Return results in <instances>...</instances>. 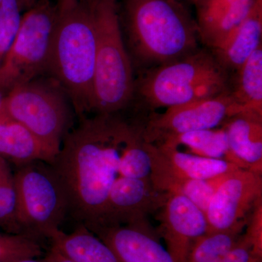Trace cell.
I'll return each mask as SVG.
<instances>
[{
	"instance_id": "cell-1",
	"label": "cell",
	"mask_w": 262,
	"mask_h": 262,
	"mask_svg": "<svg viewBox=\"0 0 262 262\" xmlns=\"http://www.w3.org/2000/svg\"><path fill=\"white\" fill-rule=\"evenodd\" d=\"M120 113L81 119L51 164L61 179L72 216L91 232L104 227L108 195L122 177V158L140 134V122Z\"/></svg>"
},
{
	"instance_id": "cell-2",
	"label": "cell",
	"mask_w": 262,
	"mask_h": 262,
	"mask_svg": "<svg viewBox=\"0 0 262 262\" xmlns=\"http://www.w3.org/2000/svg\"><path fill=\"white\" fill-rule=\"evenodd\" d=\"M121 10L133 66L150 70L200 49L198 24L180 2L122 0Z\"/></svg>"
},
{
	"instance_id": "cell-3",
	"label": "cell",
	"mask_w": 262,
	"mask_h": 262,
	"mask_svg": "<svg viewBox=\"0 0 262 262\" xmlns=\"http://www.w3.org/2000/svg\"><path fill=\"white\" fill-rule=\"evenodd\" d=\"M47 75L60 84L80 120L94 113L96 37L90 0L58 5Z\"/></svg>"
},
{
	"instance_id": "cell-4",
	"label": "cell",
	"mask_w": 262,
	"mask_h": 262,
	"mask_svg": "<svg viewBox=\"0 0 262 262\" xmlns=\"http://www.w3.org/2000/svg\"><path fill=\"white\" fill-rule=\"evenodd\" d=\"M230 74L208 49L146 70L135 81L134 97L150 110L170 108L229 91Z\"/></svg>"
},
{
	"instance_id": "cell-5",
	"label": "cell",
	"mask_w": 262,
	"mask_h": 262,
	"mask_svg": "<svg viewBox=\"0 0 262 262\" xmlns=\"http://www.w3.org/2000/svg\"><path fill=\"white\" fill-rule=\"evenodd\" d=\"M96 37L94 114L120 113L135 92L134 68L122 35L117 0H90Z\"/></svg>"
},
{
	"instance_id": "cell-6",
	"label": "cell",
	"mask_w": 262,
	"mask_h": 262,
	"mask_svg": "<svg viewBox=\"0 0 262 262\" xmlns=\"http://www.w3.org/2000/svg\"><path fill=\"white\" fill-rule=\"evenodd\" d=\"M70 98L48 75L16 86L3 98V112L23 125L56 155L70 131ZM73 107V106H72Z\"/></svg>"
},
{
	"instance_id": "cell-7",
	"label": "cell",
	"mask_w": 262,
	"mask_h": 262,
	"mask_svg": "<svg viewBox=\"0 0 262 262\" xmlns=\"http://www.w3.org/2000/svg\"><path fill=\"white\" fill-rule=\"evenodd\" d=\"M13 177L19 228L35 238L42 236L49 239L60 229L69 211L61 179L51 164L41 161L19 167Z\"/></svg>"
},
{
	"instance_id": "cell-8",
	"label": "cell",
	"mask_w": 262,
	"mask_h": 262,
	"mask_svg": "<svg viewBox=\"0 0 262 262\" xmlns=\"http://www.w3.org/2000/svg\"><path fill=\"white\" fill-rule=\"evenodd\" d=\"M58 8L51 0H38L26 11L11 47L0 63V93L47 75L52 36Z\"/></svg>"
},
{
	"instance_id": "cell-9",
	"label": "cell",
	"mask_w": 262,
	"mask_h": 262,
	"mask_svg": "<svg viewBox=\"0 0 262 262\" xmlns=\"http://www.w3.org/2000/svg\"><path fill=\"white\" fill-rule=\"evenodd\" d=\"M247 108L239 104L230 92L167 108L140 122L144 139L158 144L169 136L222 127L231 117Z\"/></svg>"
},
{
	"instance_id": "cell-10",
	"label": "cell",
	"mask_w": 262,
	"mask_h": 262,
	"mask_svg": "<svg viewBox=\"0 0 262 262\" xmlns=\"http://www.w3.org/2000/svg\"><path fill=\"white\" fill-rule=\"evenodd\" d=\"M261 199L262 174L244 168L227 173L207 208L208 232H241Z\"/></svg>"
},
{
	"instance_id": "cell-11",
	"label": "cell",
	"mask_w": 262,
	"mask_h": 262,
	"mask_svg": "<svg viewBox=\"0 0 262 262\" xmlns=\"http://www.w3.org/2000/svg\"><path fill=\"white\" fill-rule=\"evenodd\" d=\"M160 234L173 262H189L194 244L208 231L206 214L182 194H169L160 210Z\"/></svg>"
},
{
	"instance_id": "cell-12",
	"label": "cell",
	"mask_w": 262,
	"mask_h": 262,
	"mask_svg": "<svg viewBox=\"0 0 262 262\" xmlns=\"http://www.w3.org/2000/svg\"><path fill=\"white\" fill-rule=\"evenodd\" d=\"M168 195L155 187L150 177L120 179L108 195L106 224L102 228L146 222L148 215L161 209Z\"/></svg>"
},
{
	"instance_id": "cell-13",
	"label": "cell",
	"mask_w": 262,
	"mask_h": 262,
	"mask_svg": "<svg viewBox=\"0 0 262 262\" xmlns=\"http://www.w3.org/2000/svg\"><path fill=\"white\" fill-rule=\"evenodd\" d=\"M150 177L172 176L181 179H208L241 168L225 160L212 159L175 148L149 144Z\"/></svg>"
},
{
	"instance_id": "cell-14",
	"label": "cell",
	"mask_w": 262,
	"mask_h": 262,
	"mask_svg": "<svg viewBox=\"0 0 262 262\" xmlns=\"http://www.w3.org/2000/svg\"><path fill=\"white\" fill-rule=\"evenodd\" d=\"M239 168L262 174V113L246 110L222 125Z\"/></svg>"
},
{
	"instance_id": "cell-15",
	"label": "cell",
	"mask_w": 262,
	"mask_h": 262,
	"mask_svg": "<svg viewBox=\"0 0 262 262\" xmlns=\"http://www.w3.org/2000/svg\"><path fill=\"white\" fill-rule=\"evenodd\" d=\"M262 0H255L249 13L218 47L209 50L226 71L236 72L261 45Z\"/></svg>"
},
{
	"instance_id": "cell-16",
	"label": "cell",
	"mask_w": 262,
	"mask_h": 262,
	"mask_svg": "<svg viewBox=\"0 0 262 262\" xmlns=\"http://www.w3.org/2000/svg\"><path fill=\"white\" fill-rule=\"evenodd\" d=\"M0 157L20 167L38 161L51 165L56 155L3 110L0 112Z\"/></svg>"
},
{
	"instance_id": "cell-17",
	"label": "cell",
	"mask_w": 262,
	"mask_h": 262,
	"mask_svg": "<svg viewBox=\"0 0 262 262\" xmlns=\"http://www.w3.org/2000/svg\"><path fill=\"white\" fill-rule=\"evenodd\" d=\"M108 246L120 262H173L151 229L140 226L117 229Z\"/></svg>"
},
{
	"instance_id": "cell-18",
	"label": "cell",
	"mask_w": 262,
	"mask_h": 262,
	"mask_svg": "<svg viewBox=\"0 0 262 262\" xmlns=\"http://www.w3.org/2000/svg\"><path fill=\"white\" fill-rule=\"evenodd\" d=\"M49 239L52 246L73 262H120L110 246L82 225L70 233L58 229Z\"/></svg>"
},
{
	"instance_id": "cell-19",
	"label": "cell",
	"mask_w": 262,
	"mask_h": 262,
	"mask_svg": "<svg viewBox=\"0 0 262 262\" xmlns=\"http://www.w3.org/2000/svg\"><path fill=\"white\" fill-rule=\"evenodd\" d=\"M155 145L175 149L184 146L189 149L188 153L203 158L227 160L238 166L229 148L226 131L222 126L169 136Z\"/></svg>"
},
{
	"instance_id": "cell-20",
	"label": "cell",
	"mask_w": 262,
	"mask_h": 262,
	"mask_svg": "<svg viewBox=\"0 0 262 262\" xmlns=\"http://www.w3.org/2000/svg\"><path fill=\"white\" fill-rule=\"evenodd\" d=\"M234 74L230 94L247 110L262 113V44Z\"/></svg>"
},
{
	"instance_id": "cell-21",
	"label": "cell",
	"mask_w": 262,
	"mask_h": 262,
	"mask_svg": "<svg viewBox=\"0 0 262 262\" xmlns=\"http://www.w3.org/2000/svg\"><path fill=\"white\" fill-rule=\"evenodd\" d=\"M227 174L208 179H181L168 176L160 180L156 186L167 194L177 193L186 196L206 214L213 194Z\"/></svg>"
},
{
	"instance_id": "cell-22",
	"label": "cell",
	"mask_w": 262,
	"mask_h": 262,
	"mask_svg": "<svg viewBox=\"0 0 262 262\" xmlns=\"http://www.w3.org/2000/svg\"><path fill=\"white\" fill-rule=\"evenodd\" d=\"M239 231L208 232L193 246L189 262H221L237 242Z\"/></svg>"
},
{
	"instance_id": "cell-23",
	"label": "cell",
	"mask_w": 262,
	"mask_h": 262,
	"mask_svg": "<svg viewBox=\"0 0 262 262\" xmlns=\"http://www.w3.org/2000/svg\"><path fill=\"white\" fill-rule=\"evenodd\" d=\"M43 250L35 237L25 234L0 232V262H15L42 256Z\"/></svg>"
},
{
	"instance_id": "cell-24",
	"label": "cell",
	"mask_w": 262,
	"mask_h": 262,
	"mask_svg": "<svg viewBox=\"0 0 262 262\" xmlns=\"http://www.w3.org/2000/svg\"><path fill=\"white\" fill-rule=\"evenodd\" d=\"M20 12L17 0L0 2V63L16 37L22 18Z\"/></svg>"
},
{
	"instance_id": "cell-25",
	"label": "cell",
	"mask_w": 262,
	"mask_h": 262,
	"mask_svg": "<svg viewBox=\"0 0 262 262\" xmlns=\"http://www.w3.org/2000/svg\"><path fill=\"white\" fill-rule=\"evenodd\" d=\"M17 196L14 177L10 174L0 185V227L16 234L20 232L16 220Z\"/></svg>"
},
{
	"instance_id": "cell-26",
	"label": "cell",
	"mask_w": 262,
	"mask_h": 262,
	"mask_svg": "<svg viewBox=\"0 0 262 262\" xmlns=\"http://www.w3.org/2000/svg\"><path fill=\"white\" fill-rule=\"evenodd\" d=\"M244 1L246 0H198L195 4L198 30L213 23Z\"/></svg>"
},
{
	"instance_id": "cell-27",
	"label": "cell",
	"mask_w": 262,
	"mask_h": 262,
	"mask_svg": "<svg viewBox=\"0 0 262 262\" xmlns=\"http://www.w3.org/2000/svg\"><path fill=\"white\" fill-rule=\"evenodd\" d=\"M247 229L244 234L245 241L252 249L253 256L262 258V199L257 202L251 211Z\"/></svg>"
},
{
	"instance_id": "cell-28",
	"label": "cell",
	"mask_w": 262,
	"mask_h": 262,
	"mask_svg": "<svg viewBox=\"0 0 262 262\" xmlns=\"http://www.w3.org/2000/svg\"><path fill=\"white\" fill-rule=\"evenodd\" d=\"M253 258L256 257L253 256L251 246L245 241L243 236L239 235L237 242L230 248L221 262H250Z\"/></svg>"
},
{
	"instance_id": "cell-29",
	"label": "cell",
	"mask_w": 262,
	"mask_h": 262,
	"mask_svg": "<svg viewBox=\"0 0 262 262\" xmlns=\"http://www.w3.org/2000/svg\"><path fill=\"white\" fill-rule=\"evenodd\" d=\"M45 259L48 262H73L63 256L60 251H58L53 246H52L50 251H48Z\"/></svg>"
},
{
	"instance_id": "cell-30",
	"label": "cell",
	"mask_w": 262,
	"mask_h": 262,
	"mask_svg": "<svg viewBox=\"0 0 262 262\" xmlns=\"http://www.w3.org/2000/svg\"><path fill=\"white\" fill-rule=\"evenodd\" d=\"M12 174L8 162L4 158L0 157V185Z\"/></svg>"
},
{
	"instance_id": "cell-31",
	"label": "cell",
	"mask_w": 262,
	"mask_h": 262,
	"mask_svg": "<svg viewBox=\"0 0 262 262\" xmlns=\"http://www.w3.org/2000/svg\"><path fill=\"white\" fill-rule=\"evenodd\" d=\"M17 1H18L20 11H27L34 6L38 0H17Z\"/></svg>"
},
{
	"instance_id": "cell-32",
	"label": "cell",
	"mask_w": 262,
	"mask_h": 262,
	"mask_svg": "<svg viewBox=\"0 0 262 262\" xmlns=\"http://www.w3.org/2000/svg\"><path fill=\"white\" fill-rule=\"evenodd\" d=\"M15 262H48L46 259L39 260L37 259V258H24V259L19 260Z\"/></svg>"
},
{
	"instance_id": "cell-33",
	"label": "cell",
	"mask_w": 262,
	"mask_h": 262,
	"mask_svg": "<svg viewBox=\"0 0 262 262\" xmlns=\"http://www.w3.org/2000/svg\"><path fill=\"white\" fill-rule=\"evenodd\" d=\"M85 0H58V5L68 4V3H79V2H83Z\"/></svg>"
},
{
	"instance_id": "cell-34",
	"label": "cell",
	"mask_w": 262,
	"mask_h": 262,
	"mask_svg": "<svg viewBox=\"0 0 262 262\" xmlns=\"http://www.w3.org/2000/svg\"><path fill=\"white\" fill-rule=\"evenodd\" d=\"M250 262H261V259L257 258H253Z\"/></svg>"
},
{
	"instance_id": "cell-35",
	"label": "cell",
	"mask_w": 262,
	"mask_h": 262,
	"mask_svg": "<svg viewBox=\"0 0 262 262\" xmlns=\"http://www.w3.org/2000/svg\"><path fill=\"white\" fill-rule=\"evenodd\" d=\"M177 1H181V0H177ZM186 1L192 2V3L196 4V3H198V0H186Z\"/></svg>"
},
{
	"instance_id": "cell-36",
	"label": "cell",
	"mask_w": 262,
	"mask_h": 262,
	"mask_svg": "<svg viewBox=\"0 0 262 262\" xmlns=\"http://www.w3.org/2000/svg\"><path fill=\"white\" fill-rule=\"evenodd\" d=\"M0 2H1V0H0Z\"/></svg>"
}]
</instances>
